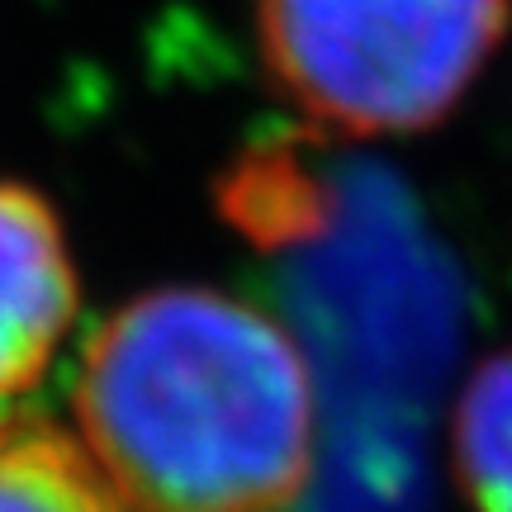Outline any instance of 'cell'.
Listing matches in <instances>:
<instances>
[{"instance_id": "1", "label": "cell", "mask_w": 512, "mask_h": 512, "mask_svg": "<svg viewBox=\"0 0 512 512\" xmlns=\"http://www.w3.org/2000/svg\"><path fill=\"white\" fill-rule=\"evenodd\" d=\"M72 403L128 512H280L309 479V366L280 323L223 290L171 285L110 313Z\"/></svg>"}, {"instance_id": "2", "label": "cell", "mask_w": 512, "mask_h": 512, "mask_svg": "<svg viewBox=\"0 0 512 512\" xmlns=\"http://www.w3.org/2000/svg\"><path fill=\"white\" fill-rule=\"evenodd\" d=\"M503 29L508 0H256L275 86L356 138L437 124Z\"/></svg>"}, {"instance_id": "3", "label": "cell", "mask_w": 512, "mask_h": 512, "mask_svg": "<svg viewBox=\"0 0 512 512\" xmlns=\"http://www.w3.org/2000/svg\"><path fill=\"white\" fill-rule=\"evenodd\" d=\"M76 318V271L53 204L0 181V399L43 380Z\"/></svg>"}, {"instance_id": "4", "label": "cell", "mask_w": 512, "mask_h": 512, "mask_svg": "<svg viewBox=\"0 0 512 512\" xmlns=\"http://www.w3.org/2000/svg\"><path fill=\"white\" fill-rule=\"evenodd\" d=\"M0 512H128L81 437L43 413L0 418Z\"/></svg>"}, {"instance_id": "5", "label": "cell", "mask_w": 512, "mask_h": 512, "mask_svg": "<svg viewBox=\"0 0 512 512\" xmlns=\"http://www.w3.org/2000/svg\"><path fill=\"white\" fill-rule=\"evenodd\" d=\"M456 479L475 512H512V347L489 356L456 403Z\"/></svg>"}]
</instances>
